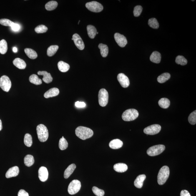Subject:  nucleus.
Here are the masks:
<instances>
[{
	"instance_id": "4468645a",
	"label": "nucleus",
	"mask_w": 196,
	"mask_h": 196,
	"mask_svg": "<svg viewBox=\"0 0 196 196\" xmlns=\"http://www.w3.org/2000/svg\"><path fill=\"white\" fill-rule=\"evenodd\" d=\"M72 38L74 44L78 49L81 50L84 49L85 45L83 41L79 35L77 34H74L73 35Z\"/></svg>"
},
{
	"instance_id": "412c9836",
	"label": "nucleus",
	"mask_w": 196,
	"mask_h": 196,
	"mask_svg": "<svg viewBox=\"0 0 196 196\" xmlns=\"http://www.w3.org/2000/svg\"><path fill=\"white\" fill-rule=\"evenodd\" d=\"M161 55L160 53L157 51H154L150 56V60L155 63L158 64L161 62Z\"/></svg>"
},
{
	"instance_id": "0eeeda50",
	"label": "nucleus",
	"mask_w": 196,
	"mask_h": 196,
	"mask_svg": "<svg viewBox=\"0 0 196 196\" xmlns=\"http://www.w3.org/2000/svg\"><path fill=\"white\" fill-rule=\"evenodd\" d=\"M81 183L78 180H74L69 184L68 187V192L70 195H74L80 190Z\"/></svg>"
},
{
	"instance_id": "58836bf2",
	"label": "nucleus",
	"mask_w": 196,
	"mask_h": 196,
	"mask_svg": "<svg viewBox=\"0 0 196 196\" xmlns=\"http://www.w3.org/2000/svg\"><path fill=\"white\" fill-rule=\"evenodd\" d=\"M35 30L38 34L45 33L48 30V28L44 25H41L36 27L35 28Z\"/></svg>"
},
{
	"instance_id": "603ef678",
	"label": "nucleus",
	"mask_w": 196,
	"mask_h": 196,
	"mask_svg": "<svg viewBox=\"0 0 196 196\" xmlns=\"http://www.w3.org/2000/svg\"><path fill=\"white\" fill-rule=\"evenodd\" d=\"M99 34V32H97V34Z\"/></svg>"
},
{
	"instance_id": "c9c22d12",
	"label": "nucleus",
	"mask_w": 196,
	"mask_h": 196,
	"mask_svg": "<svg viewBox=\"0 0 196 196\" xmlns=\"http://www.w3.org/2000/svg\"><path fill=\"white\" fill-rule=\"evenodd\" d=\"M59 146L60 149L61 150H66L68 147V143L63 136L60 139Z\"/></svg>"
},
{
	"instance_id": "3c124183",
	"label": "nucleus",
	"mask_w": 196,
	"mask_h": 196,
	"mask_svg": "<svg viewBox=\"0 0 196 196\" xmlns=\"http://www.w3.org/2000/svg\"><path fill=\"white\" fill-rule=\"evenodd\" d=\"M80 22V21H79V22H78V24H79V23Z\"/></svg>"
},
{
	"instance_id": "4be33fe9",
	"label": "nucleus",
	"mask_w": 196,
	"mask_h": 196,
	"mask_svg": "<svg viewBox=\"0 0 196 196\" xmlns=\"http://www.w3.org/2000/svg\"><path fill=\"white\" fill-rule=\"evenodd\" d=\"M114 169L116 172H124L127 170V166L125 164L118 163L114 164Z\"/></svg>"
},
{
	"instance_id": "7ed1b4c3",
	"label": "nucleus",
	"mask_w": 196,
	"mask_h": 196,
	"mask_svg": "<svg viewBox=\"0 0 196 196\" xmlns=\"http://www.w3.org/2000/svg\"><path fill=\"white\" fill-rule=\"evenodd\" d=\"M36 131L38 139L41 142H45L47 140L49 136V131L44 125L41 124L38 125Z\"/></svg>"
},
{
	"instance_id": "7c9ffc66",
	"label": "nucleus",
	"mask_w": 196,
	"mask_h": 196,
	"mask_svg": "<svg viewBox=\"0 0 196 196\" xmlns=\"http://www.w3.org/2000/svg\"><path fill=\"white\" fill-rule=\"evenodd\" d=\"M29 81L31 83L39 85L42 84V80L36 74H33L30 76L29 77Z\"/></svg>"
},
{
	"instance_id": "dca6fc26",
	"label": "nucleus",
	"mask_w": 196,
	"mask_h": 196,
	"mask_svg": "<svg viewBox=\"0 0 196 196\" xmlns=\"http://www.w3.org/2000/svg\"><path fill=\"white\" fill-rule=\"evenodd\" d=\"M38 74L39 75H42L43 76V80L46 83L49 84L51 83L53 80V78L50 73L46 71H38Z\"/></svg>"
},
{
	"instance_id": "bb28decb",
	"label": "nucleus",
	"mask_w": 196,
	"mask_h": 196,
	"mask_svg": "<svg viewBox=\"0 0 196 196\" xmlns=\"http://www.w3.org/2000/svg\"><path fill=\"white\" fill-rule=\"evenodd\" d=\"M24 52H25L27 55L30 59H36L38 57L37 53L34 50L32 49L27 48V49H25Z\"/></svg>"
},
{
	"instance_id": "39448f33",
	"label": "nucleus",
	"mask_w": 196,
	"mask_h": 196,
	"mask_svg": "<svg viewBox=\"0 0 196 196\" xmlns=\"http://www.w3.org/2000/svg\"><path fill=\"white\" fill-rule=\"evenodd\" d=\"M98 98L99 105L101 107H105L108 102L109 94L107 91L105 89H101L99 92Z\"/></svg>"
},
{
	"instance_id": "c03bdc74",
	"label": "nucleus",
	"mask_w": 196,
	"mask_h": 196,
	"mask_svg": "<svg viewBox=\"0 0 196 196\" xmlns=\"http://www.w3.org/2000/svg\"><path fill=\"white\" fill-rule=\"evenodd\" d=\"M75 105L76 107L83 108L86 107V105L84 102H80L78 101L75 103Z\"/></svg>"
},
{
	"instance_id": "ea45409f",
	"label": "nucleus",
	"mask_w": 196,
	"mask_h": 196,
	"mask_svg": "<svg viewBox=\"0 0 196 196\" xmlns=\"http://www.w3.org/2000/svg\"><path fill=\"white\" fill-rule=\"evenodd\" d=\"M188 121L191 124L194 125L196 123V111L191 113L188 118Z\"/></svg>"
},
{
	"instance_id": "473e14b6",
	"label": "nucleus",
	"mask_w": 196,
	"mask_h": 196,
	"mask_svg": "<svg viewBox=\"0 0 196 196\" xmlns=\"http://www.w3.org/2000/svg\"><path fill=\"white\" fill-rule=\"evenodd\" d=\"M58 6V3L55 1H49L46 4V9L48 11H52L55 9Z\"/></svg>"
},
{
	"instance_id": "f704fd0d",
	"label": "nucleus",
	"mask_w": 196,
	"mask_h": 196,
	"mask_svg": "<svg viewBox=\"0 0 196 196\" xmlns=\"http://www.w3.org/2000/svg\"><path fill=\"white\" fill-rule=\"evenodd\" d=\"M24 144L28 147H31L32 144V136L29 133H27L25 135L24 140Z\"/></svg>"
},
{
	"instance_id": "49530a36",
	"label": "nucleus",
	"mask_w": 196,
	"mask_h": 196,
	"mask_svg": "<svg viewBox=\"0 0 196 196\" xmlns=\"http://www.w3.org/2000/svg\"><path fill=\"white\" fill-rule=\"evenodd\" d=\"M11 27L12 29L14 31H19L20 29V26L19 25L15 23L13 25V26Z\"/></svg>"
},
{
	"instance_id": "6e6552de",
	"label": "nucleus",
	"mask_w": 196,
	"mask_h": 196,
	"mask_svg": "<svg viewBox=\"0 0 196 196\" xmlns=\"http://www.w3.org/2000/svg\"><path fill=\"white\" fill-rule=\"evenodd\" d=\"M85 6L88 10L93 12H100L103 9V6L102 5L96 1L87 3Z\"/></svg>"
},
{
	"instance_id": "b1692460",
	"label": "nucleus",
	"mask_w": 196,
	"mask_h": 196,
	"mask_svg": "<svg viewBox=\"0 0 196 196\" xmlns=\"http://www.w3.org/2000/svg\"><path fill=\"white\" fill-rule=\"evenodd\" d=\"M58 69L62 72H67L70 69L69 65L63 61H60L57 64Z\"/></svg>"
},
{
	"instance_id": "a878e982",
	"label": "nucleus",
	"mask_w": 196,
	"mask_h": 196,
	"mask_svg": "<svg viewBox=\"0 0 196 196\" xmlns=\"http://www.w3.org/2000/svg\"><path fill=\"white\" fill-rule=\"evenodd\" d=\"M98 47L100 50L101 56L103 57H107L109 52V49L108 46L105 44L101 43L99 44Z\"/></svg>"
},
{
	"instance_id": "ddd939ff",
	"label": "nucleus",
	"mask_w": 196,
	"mask_h": 196,
	"mask_svg": "<svg viewBox=\"0 0 196 196\" xmlns=\"http://www.w3.org/2000/svg\"><path fill=\"white\" fill-rule=\"evenodd\" d=\"M38 176L40 180L44 182L47 180L49 177V172L46 167H42L40 168L38 171Z\"/></svg>"
},
{
	"instance_id": "e433bc0d",
	"label": "nucleus",
	"mask_w": 196,
	"mask_h": 196,
	"mask_svg": "<svg viewBox=\"0 0 196 196\" xmlns=\"http://www.w3.org/2000/svg\"><path fill=\"white\" fill-rule=\"evenodd\" d=\"M148 24L153 29H158L159 27L158 21L155 18H152L149 19L148 21Z\"/></svg>"
},
{
	"instance_id": "de8ad7c7",
	"label": "nucleus",
	"mask_w": 196,
	"mask_h": 196,
	"mask_svg": "<svg viewBox=\"0 0 196 196\" xmlns=\"http://www.w3.org/2000/svg\"><path fill=\"white\" fill-rule=\"evenodd\" d=\"M180 196H191L188 191L186 190H183L181 192Z\"/></svg>"
},
{
	"instance_id": "a19ab883",
	"label": "nucleus",
	"mask_w": 196,
	"mask_h": 196,
	"mask_svg": "<svg viewBox=\"0 0 196 196\" xmlns=\"http://www.w3.org/2000/svg\"><path fill=\"white\" fill-rule=\"evenodd\" d=\"M93 192L97 196H104L105 194L104 191L98 187L94 186L92 189Z\"/></svg>"
},
{
	"instance_id": "f257e3e1",
	"label": "nucleus",
	"mask_w": 196,
	"mask_h": 196,
	"mask_svg": "<svg viewBox=\"0 0 196 196\" xmlns=\"http://www.w3.org/2000/svg\"><path fill=\"white\" fill-rule=\"evenodd\" d=\"M75 133L79 138L85 140L92 137L94 135V132L89 128L80 126L76 129Z\"/></svg>"
},
{
	"instance_id": "5701e85b",
	"label": "nucleus",
	"mask_w": 196,
	"mask_h": 196,
	"mask_svg": "<svg viewBox=\"0 0 196 196\" xmlns=\"http://www.w3.org/2000/svg\"><path fill=\"white\" fill-rule=\"evenodd\" d=\"M76 168V165L74 164H72L69 166L65 171L64 177L65 178L67 179L72 174Z\"/></svg>"
},
{
	"instance_id": "09e8293b",
	"label": "nucleus",
	"mask_w": 196,
	"mask_h": 196,
	"mask_svg": "<svg viewBox=\"0 0 196 196\" xmlns=\"http://www.w3.org/2000/svg\"><path fill=\"white\" fill-rule=\"evenodd\" d=\"M2 122H1V119H0V131H1V130H2Z\"/></svg>"
},
{
	"instance_id": "a18cd8bd",
	"label": "nucleus",
	"mask_w": 196,
	"mask_h": 196,
	"mask_svg": "<svg viewBox=\"0 0 196 196\" xmlns=\"http://www.w3.org/2000/svg\"><path fill=\"white\" fill-rule=\"evenodd\" d=\"M18 196H29V194L23 189L20 190L18 193Z\"/></svg>"
},
{
	"instance_id": "72a5a7b5",
	"label": "nucleus",
	"mask_w": 196,
	"mask_h": 196,
	"mask_svg": "<svg viewBox=\"0 0 196 196\" xmlns=\"http://www.w3.org/2000/svg\"><path fill=\"white\" fill-rule=\"evenodd\" d=\"M59 48V46L57 45H53L50 46L47 49V55L49 56V57L54 56L57 52Z\"/></svg>"
},
{
	"instance_id": "6ab92c4d",
	"label": "nucleus",
	"mask_w": 196,
	"mask_h": 196,
	"mask_svg": "<svg viewBox=\"0 0 196 196\" xmlns=\"http://www.w3.org/2000/svg\"><path fill=\"white\" fill-rule=\"evenodd\" d=\"M123 142L118 139H114L109 143V146L111 149H117L122 147Z\"/></svg>"
},
{
	"instance_id": "79ce46f5",
	"label": "nucleus",
	"mask_w": 196,
	"mask_h": 196,
	"mask_svg": "<svg viewBox=\"0 0 196 196\" xmlns=\"http://www.w3.org/2000/svg\"><path fill=\"white\" fill-rule=\"evenodd\" d=\"M14 23L9 19H0V24L3 26L11 27L13 26Z\"/></svg>"
},
{
	"instance_id": "f8f14e48",
	"label": "nucleus",
	"mask_w": 196,
	"mask_h": 196,
	"mask_svg": "<svg viewBox=\"0 0 196 196\" xmlns=\"http://www.w3.org/2000/svg\"><path fill=\"white\" fill-rule=\"evenodd\" d=\"M117 80L122 87L127 88L130 85V81L129 78L122 73H120L118 75Z\"/></svg>"
},
{
	"instance_id": "393cba45",
	"label": "nucleus",
	"mask_w": 196,
	"mask_h": 196,
	"mask_svg": "<svg viewBox=\"0 0 196 196\" xmlns=\"http://www.w3.org/2000/svg\"><path fill=\"white\" fill-rule=\"evenodd\" d=\"M87 30L89 37L91 39H94L97 32L96 28L94 26L89 25L87 27Z\"/></svg>"
},
{
	"instance_id": "20e7f679",
	"label": "nucleus",
	"mask_w": 196,
	"mask_h": 196,
	"mask_svg": "<svg viewBox=\"0 0 196 196\" xmlns=\"http://www.w3.org/2000/svg\"><path fill=\"white\" fill-rule=\"evenodd\" d=\"M139 116V113L137 110L130 109L125 111L123 113L122 117L124 121H130L135 120Z\"/></svg>"
},
{
	"instance_id": "a211bd4d",
	"label": "nucleus",
	"mask_w": 196,
	"mask_h": 196,
	"mask_svg": "<svg viewBox=\"0 0 196 196\" xmlns=\"http://www.w3.org/2000/svg\"><path fill=\"white\" fill-rule=\"evenodd\" d=\"M146 178L144 174H142L138 176L134 182V185L137 188H141L143 185V183Z\"/></svg>"
},
{
	"instance_id": "4c0bfd02",
	"label": "nucleus",
	"mask_w": 196,
	"mask_h": 196,
	"mask_svg": "<svg viewBox=\"0 0 196 196\" xmlns=\"http://www.w3.org/2000/svg\"><path fill=\"white\" fill-rule=\"evenodd\" d=\"M175 62L181 66H185L187 64V61L183 56H178L176 58Z\"/></svg>"
},
{
	"instance_id": "2f4dec72",
	"label": "nucleus",
	"mask_w": 196,
	"mask_h": 196,
	"mask_svg": "<svg viewBox=\"0 0 196 196\" xmlns=\"http://www.w3.org/2000/svg\"><path fill=\"white\" fill-rule=\"evenodd\" d=\"M8 49L7 44V41L4 39L0 41V53L4 54L7 52Z\"/></svg>"
},
{
	"instance_id": "2eb2a0df",
	"label": "nucleus",
	"mask_w": 196,
	"mask_h": 196,
	"mask_svg": "<svg viewBox=\"0 0 196 196\" xmlns=\"http://www.w3.org/2000/svg\"><path fill=\"white\" fill-rule=\"evenodd\" d=\"M19 172V167L17 166L12 167L9 169L6 172V177L9 178L13 177H15L18 175Z\"/></svg>"
},
{
	"instance_id": "9d476101",
	"label": "nucleus",
	"mask_w": 196,
	"mask_h": 196,
	"mask_svg": "<svg viewBox=\"0 0 196 196\" xmlns=\"http://www.w3.org/2000/svg\"><path fill=\"white\" fill-rule=\"evenodd\" d=\"M161 127L158 124H154L149 126L144 130V133L148 135H153L158 133L160 132Z\"/></svg>"
},
{
	"instance_id": "c85d7f7f",
	"label": "nucleus",
	"mask_w": 196,
	"mask_h": 196,
	"mask_svg": "<svg viewBox=\"0 0 196 196\" xmlns=\"http://www.w3.org/2000/svg\"><path fill=\"white\" fill-rule=\"evenodd\" d=\"M171 77L170 74L168 73H164L158 76L157 81L160 83H164L169 80Z\"/></svg>"
},
{
	"instance_id": "c756f323",
	"label": "nucleus",
	"mask_w": 196,
	"mask_h": 196,
	"mask_svg": "<svg viewBox=\"0 0 196 196\" xmlns=\"http://www.w3.org/2000/svg\"><path fill=\"white\" fill-rule=\"evenodd\" d=\"M24 163L27 167H30L32 166L34 163V157L29 154L26 155L24 158Z\"/></svg>"
},
{
	"instance_id": "1a4fd4ad",
	"label": "nucleus",
	"mask_w": 196,
	"mask_h": 196,
	"mask_svg": "<svg viewBox=\"0 0 196 196\" xmlns=\"http://www.w3.org/2000/svg\"><path fill=\"white\" fill-rule=\"evenodd\" d=\"M11 87V82L8 76L4 75L0 79V87L3 91L8 92Z\"/></svg>"
},
{
	"instance_id": "9b49d317",
	"label": "nucleus",
	"mask_w": 196,
	"mask_h": 196,
	"mask_svg": "<svg viewBox=\"0 0 196 196\" xmlns=\"http://www.w3.org/2000/svg\"><path fill=\"white\" fill-rule=\"evenodd\" d=\"M114 38L116 42L121 47H124L127 44V38L123 35L116 33L114 35Z\"/></svg>"
},
{
	"instance_id": "8fccbe9b",
	"label": "nucleus",
	"mask_w": 196,
	"mask_h": 196,
	"mask_svg": "<svg viewBox=\"0 0 196 196\" xmlns=\"http://www.w3.org/2000/svg\"><path fill=\"white\" fill-rule=\"evenodd\" d=\"M18 50L17 48L16 47H14L13 48V51L14 53H16L17 52Z\"/></svg>"
},
{
	"instance_id": "37998d69",
	"label": "nucleus",
	"mask_w": 196,
	"mask_h": 196,
	"mask_svg": "<svg viewBox=\"0 0 196 196\" xmlns=\"http://www.w3.org/2000/svg\"><path fill=\"white\" fill-rule=\"evenodd\" d=\"M142 7L141 6H137L134 8L133 14L135 17H138L141 13L142 11Z\"/></svg>"
},
{
	"instance_id": "f03ea898",
	"label": "nucleus",
	"mask_w": 196,
	"mask_h": 196,
	"mask_svg": "<svg viewBox=\"0 0 196 196\" xmlns=\"http://www.w3.org/2000/svg\"><path fill=\"white\" fill-rule=\"evenodd\" d=\"M170 170L167 166H164L159 170L157 177L158 183L159 185H162L165 183L168 179Z\"/></svg>"
},
{
	"instance_id": "423d86ee",
	"label": "nucleus",
	"mask_w": 196,
	"mask_h": 196,
	"mask_svg": "<svg viewBox=\"0 0 196 196\" xmlns=\"http://www.w3.org/2000/svg\"><path fill=\"white\" fill-rule=\"evenodd\" d=\"M165 149V146L163 144H158L149 148L147 150V153L148 155L153 157L162 153Z\"/></svg>"
},
{
	"instance_id": "aec40b11",
	"label": "nucleus",
	"mask_w": 196,
	"mask_h": 196,
	"mask_svg": "<svg viewBox=\"0 0 196 196\" xmlns=\"http://www.w3.org/2000/svg\"><path fill=\"white\" fill-rule=\"evenodd\" d=\"M13 63L15 66L19 69H24L26 67L25 62L20 58H16L13 61Z\"/></svg>"
},
{
	"instance_id": "cd10ccee",
	"label": "nucleus",
	"mask_w": 196,
	"mask_h": 196,
	"mask_svg": "<svg viewBox=\"0 0 196 196\" xmlns=\"http://www.w3.org/2000/svg\"><path fill=\"white\" fill-rule=\"evenodd\" d=\"M170 100L167 98H164L161 99L159 101L158 104L161 108L164 109H167L170 106Z\"/></svg>"
},
{
	"instance_id": "f3484780",
	"label": "nucleus",
	"mask_w": 196,
	"mask_h": 196,
	"mask_svg": "<svg viewBox=\"0 0 196 196\" xmlns=\"http://www.w3.org/2000/svg\"><path fill=\"white\" fill-rule=\"evenodd\" d=\"M59 94V89L56 88H52L46 91L44 94V97L46 99L57 96Z\"/></svg>"
}]
</instances>
